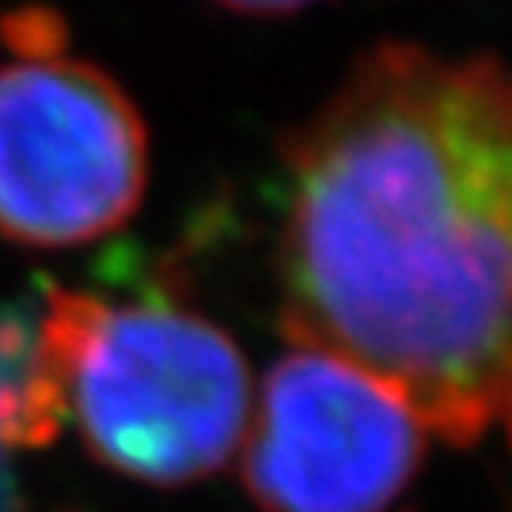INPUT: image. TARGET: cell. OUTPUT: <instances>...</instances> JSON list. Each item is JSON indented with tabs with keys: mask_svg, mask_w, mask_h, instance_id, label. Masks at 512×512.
<instances>
[{
	"mask_svg": "<svg viewBox=\"0 0 512 512\" xmlns=\"http://www.w3.org/2000/svg\"><path fill=\"white\" fill-rule=\"evenodd\" d=\"M145 183L148 129L99 65L46 54L0 69V236L99 239L133 217Z\"/></svg>",
	"mask_w": 512,
	"mask_h": 512,
	"instance_id": "cell-3",
	"label": "cell"
},
{
	"mask_svg": "<svg viewBox=\"0 0 512 512\" xmlns=\"http://www.w3.org/2000/svg\"><path fill=\"white\" fill-rule=\"evenodd\" d=\"M421 456V421L391 387L327 349L293 346L262 384L243 486L262 512H384Z\"/></svg>",
	"mask_w": 512,
	"mask_h": 512,
	"instance_id": "cell-4",
	"label": "cell"
},
{
	"mask_svg": "<svg viewBox=\"0 0 512 512\" xmlns=\"http://www.w3.org/2000/svg\"><path fill=\"white\" fill-rule=\"evenodd\" d=\"M35 361L65 387L88 452L118 475L186 486L217 475L247 433V365L198 315L50 289Z\"/></svg>",
	"mask_w": 512,
	"mask_h": 512,
	"instance_id": "cell-2",
	"label": "cell"
},
{
	"mask_svg": "<svg viewBox=\"0 0 512 512\" xmlns=\"http://www.w3.org/2000/svg\"><path fill=\"white\" fill-rule=\"evenodd\" d=\"M23 365H27V361H23ZM23 365H12V361H4V357H0V380H8V376L19 372ZM0 512H19L12 478H8V471H4V448H0Z\"/></svg>",
	"mask_w": 512,
	"mask_h": 512,
	"instance_id": "cell-6",
	"label": "cell"
},
{
	"mask_svg": "<svg viewBox=\"0 0 512 512\" xmlns=\"http://www.w3.org/2000/svg\"><path fill=\"white\" fill-rule=\"evenodd\" d=\"M281 330L448 444L509 410L512 95L494 54L380 42L285 141Z\"/></svg>",
	"mask_w": 512,
	"mask_h": 512,
	"instance_id": "cell-1",
	"label": "cell"
},
{
	"mask_svg": "<svg viewBox=\"0 0 512 512\" xmlns=\"http://www.w3.org/2000/svg\"><path fill=\"white\" fill-rule=\"evenodd\" d=\"M213 4L224 12H236V16H289L315 0H213Z\"/></svg>",
	"mask_w": 512,
	"mask_h": 512,
	"instance_id": "cell-5",
	"label": "cell"
}]
</instances>
